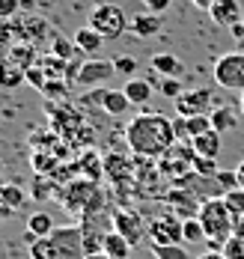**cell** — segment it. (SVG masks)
<instances>
[{
	"instance_id": "cell-25",
	"label": "cell",
	"mask_w": 244,
	"mask_h": 259,
	"mask_svg": "<svg viewBox=\"0 0 244 259\" xmlns=\"http://www.w3.org/2000/svg\"><path fill=\"white\" fill-rule=\"evenodd\" d=\"M223 256L226 259H244V218H238V227L232 238L223 244Z\"/></svg>"
},
{
	"instance_id": "cell-52",
	"label": "cell",
	"mask_w": 244,
	"mask_h": 259,
	"mask_svg": "<svg viewBox=\"0 0 244 259\" xmlns=\"http://www.w3.org/2000/svg\"><path fill=\"white\" fill-rule=\"evenodd\" d=\"M238 107H241V116H244V93L238 96Z\"/></svg>"
},
{
	"instance_id": "cell-38",
	"label": "cell",
	"mask_w": 244,
	"mask_h": 259,
	"mask_svg": "<svg viewBox=\"0 0 244 259\" xmlns=\"http://www.w3.org/2000/svg\"><path fill=\"white\" fill-rule=\"evenodd\" d=\"M24 78H27V83H30V87H36L39 93H42V87L48 83V75H45V69H42L39 63H36V66H30L27 72H24Z\"/></svg>"
},
{
	"instance_id": "cell-3",
	"label": "cell",
	"mask_w": 244,
	"mask_h": 259,
	"mask_svg": "<svg viewBox=\"0 0 244 259\" xmlns=\"http://www.w3.org/2000/svg\"><path fill=\"white\" fill-rule=\"evenodd\" d=\"M197 218H200V224H203V230H206V244L212 247V250H223V244L232 238L235 233V227H238V218L229 211V206L223 203V197H215V200H206L200 211H197Z\"/></svg>"
},
{
	"instance_id": "cell-6",
	"label": "cell",
	"mask_w": 244,
	"mask_h": 259,
	"mask_svg": "<svg viewBox=\"0 0 244 259\" xmlns=\"http://www.w3.org/2000/svg\"><path fill=\"white\" fill-rule=\"evenodd\" d=\"M128 24H131V18H128L125 9L116 6V3H99V6H92V12H89V27L99 30V33L105 36V42H108V39H119V36L128 30Z\"/></svg>"
},
{
	"instance_id": "cell-16",
	"label": "cell",
	"mask_w": 244,
	"mask_h": 259,
	"mask_svg": "<svg viewBox=\"0 0 244 259\" xmlns=\"http://www.w3.org/2000/svg\"><path fill=\"white\" fill-rule=\"evenodd\" d=\"M128 30L140 36V39H149V36H155L158 30H161V15H155V12H140V15H131V24Z\"/></svg>"
},
{
	"instance_id": "cell-14",
	"label": "cell",
	"mask_w": 244,
	"mask_h": 259,
	"mask_svg": "<svg viewBox=\"0 0 244 259\" xmlns=\"http://www.w3.org/2000/svg\"><path fill=\"white\" fill-rule=\"evenodd\" d=\"M209 15L220 27H232V24H238V21H244V12H241V3L238 0H217Z\"/></svg>"
},
{
	"instance_id": "cell-45",
	"label": "cell",
	"mask_w": 244,
	"mask_h": 259,
	"mask_svg": "<svg viewBox=\"0 0 244 259\" xmlns=\"http://www.w3.org/2000/svg\"><path fill=\"white\" fill-rule=\"evenodd\" d=\"M229 33H232V39H238V42H244V21H238V24L229 27Z\"/></svg>"
},
{
	"instance_id": "cell-49",
	"label": "cell",
	"mask_w": 244,
	"mask_h": 259,
	"mask_svg": "<svg viewBox=\"0 0 244 259\" xmlns=\"http://www.w3.org/2000/svg\"><path fill=\"white\" fill-rule=\"evenodd\" d=\"M235 176H238V188L244 191V161H238V167H235Z\"/></svg>"
},
{
	"instance_id": "cell-27",
	"label": "cell",
	"mask_w": 244,
	"mask_h": 259,
	"mask_svg": "<svg viewBox=\"0 0 244 259\" xmlns=\"http://www.w3.org/2000/svg\"><path fill=\"white\" fill-rule=\"evenodd\" d=\"M182 235H185V244H203V241H209L200 218H185L182 221Z\"/></svg>"
},
{
	"instance_id": "cell-42",
	"label": "cell",
	"mask_w": 244,
	"mask_h": 259,
	"mask_svg": "<svg viewBox=\"0 0 244 259\" xmlns=\"http://www.w3.org/2000/svg\"><path fill=\"white\" fill-rule=\"evenodd\" d=\"M113 66H116V72H125V75L137 72V60L134 57H119V60H113Z\"/></svg>"
},
{
	"instance_id": "cell-15",
	"label": "cell",
	"mask_w": 244,
	"mask_h": 259,
	"mask_svg": "<svg viewBox=\"0 0 244 259\" xmlns=\"http://www.w3.org/2000/svg\"><path fill=\"white\" fill-rule=\"evenodd\" d=\"M134 167H131V158L119 155V152H110L105 155V176H108L113 185H122L125 179H131Z\"/></svg>"
},
{
	"instance_id": "cell-23",
	"label": "cell",
	"mask_w": 244,
	"mask_h": 259,
	"mask_svg": "<svg viewBox=\"0 0 244 259\" xmlns=\"http://www.w3.org/2000/svg\"><path fill=\"white\" fill-rule=\"evenodd\" d=\"M209 116H212V128L220 131V134H223V131H232L235 125H238V119H235V110H232L229 104H220V107H215Z\"/></svg>"
},
{
	"instance_id": "cell-43",
	"label": "cell",
	"mask_w": 244,
	"mask_h": 259,
	"mask_svg": "<svg viewBox=\"0 0 244 259\" xmlns=\"http://www.w3.org/2000/svg\"><path fill=\"white\" fill-rule=\"evenodd\" d=\"M143 3H146V9H149V12L161 15V12H167V9H170V3H173V0H143Z\"/></svg>"
},
{
	"instance_id": "cell-4",
	"label": "cell",
	"mask_w": 244,
	"mask_h": 259,
	"mask_svg": "<svg viewBox=\"0 0 244 259\" xmlns=\"http://www.w3.org/2000/svg\"><path fill=\"white\" fill-rule=\"evenodd\" d=\"M193 161H197V152H193L190 140H176L155 164H158L164 179L179 182V179H185L188 173H193Z\"/></svg>"
},
{
	"instance_id": "cell-36",
	"label": "cell",
	"mask_w": 244,
	"mask_h": 259,
	"mask_svg": "<svg viewBox=\"0 0 244 259\" xmlns=\"http://www.w3.org/2000/svg\"><path fill=\"white\" fill-rule=\"evenodd\" d=\"M66 90H69V80L51 78L45 87H42V96H48V99H63V96H66Z\"/></svg>"
},
{
	"instance_id": "cell-26",
	"label": "cell",
	"mask_w": 244,
	"mask_h": 259,
	"mask_svg": "<svg viewBox=\"0 0 244 259\" xmlns=\"http://www.w3.org/2000/svg\"><path fill=\"white\" fill-rule=\"evenodd\" d=\"M0 200H3L9 208H21L24 203H27V194H24V188H21V185L6 182V185L0 188Z\"/></svg>"
},
{
	"instance_id": "cell-10",
	"label": "cell",
	"mask_w": 244,
	"mask_h": 259,
	"mask_svg": "<svg viewBox=\"0 0 244 259\" xmlns=\"http://www.w3.org/2000/svg\"><path fill=\"white\" fill-rule=\"evenodd\" d=\"M110 224H113V230L122 235L131 247L146 238V224H143L140 211H134V208H119V211L110 218Z\"/></svg>"
},
{
	"instance_id": "cell-19",
	"label": "cell",
	"mask_w": 244,
	"mask_h": 259,
	"mask_svg": "<svg viewBox=\"0 0 244 259\" xmlns=\"http://www.w3.org/2000/svg\"><path fill=\"white\" fill-rule=\"evenodd\" d=\"M72 42H75V48H78L81 54H95L102 45H105V36L86 24V27H81V30L75 33V39H72Z\"/></svg>"
},
{
	"instance_id": "cell-47",
	"label": "cell",
	"mask_w": 244,
	"mask_h": 259,
	"mask_svg": "<svg viewBox=\"0 0 244 259\" xmlns=\"http://www.w3.org/2000/svg\"><path fill=\"white\" fill-rule=\"evenodd\" d=\"M197 259H226V256H223V250H206V253H200Z\"/></svg>"
},
{
	"instance_id": "cell-37",
	"label": "cell",
	"mask_w": 244,
	"mask_h": 259,
	"mask_svg": "<svg viewBox=\"0 0 244 259\" xmlns=\"http://www.w3.org/2000/svg\"><path fill=\"white\" fill-rule=\"evenodd\" d=\"M158 90H161L164 99H173V102H176V99H179V96L185 93V90H182V80H179V78H164Z\"/></svg>"
},
{
	"instance_id": "cell-51",
	"label": "cell",
	"mask_w": 244,
	"mask_h": 259,
	"mask_svg": "<svg viewBox=\"0 0 244 259\" xmlns=\"http://www.w3.org/2000/svg\"><path fill=\"white\" fill-rule=\"evenodd\" d=\"M86 259H110V256H108V253H105V250H102V253H89V256H86Z\"/></svg>"
},
{
	"instance_id": "cell-22",
	"label": "cell",
	"mask_w": 244,
	"mask_h": 259,
	"mask_svg": "<svg viewBox=\"0 0 244 259\" xmlns=\"http://www.w3.org/2000/svg\"><path fill=\"white\" fill-rule=\"evenodd\" d=\"M105 253L110 259H128L131 256V244L116 233V230H108V235H105Z\"/></svg>"
},
{
	"instance_id": "cell-17",
	"label": "cell",
	"mask_w": 244,
	"mask_h": 259,
	"mask_svg": "<svg viewBox=\"0 0 244 259\" xmlns=\"http://www.w3.org/2000/svg\"><path fill=\"white\" fill-rule=\"evenodd\" d=\"M190 146H193V152L197 155H203V158H217L220 155V131H206V134H200V137H193L190 140Z\"/></svg>"
},
{
	"instance_id": "cell-39",
	"label": "cell",
	"mask_w": 244,
	"mask_h": 259,
	"mask_svg": "<svg viewBox=\"0 0 244 259\" xmlns=\"http://www.w3.org/2000/svg\"><path fill=\"white\" fill-rule=\"evenodd\" d=\"M193 173H200V176H217V158L197 155V161H193Z\"/></svg>"
},
{
	"instance_id": "cell-18",
	"label": "cell",
	"mask_w": 244,
	"mask_h": 259,
	"mask_svg": "<svg viewBox=\"0 0 244 259\" xmlns=\"http://www.w3.org/2000/svg\"><path fill=\"white\" fill-rule=\"evenodd\" d=\"M152 72H158L161 78H182L185 66H182V60L173 57V54H155V57H152Z\"/></svg>"
},
{
	"instance_id": "cell-21",
	"label": "cell",
	"mask_w": 244,
	"mask_h": 259,
	"mask_svg": "<svg viewBox=\"0 0 244 259\" xmlns=\"http://www.w3.org/2000/svg\"><path fill=\"white\" fill-rule=\"evenodd\" d=\"M122 93L128 96V102L131 104H146L149 99H152V83L143 80V78H131V80H125Z\"/></svg>"
},
{
	"instance_id": "cell-32",
	"label": "cell",
	"mask_w": 244,
	"mask_h": 259,
	"mask_svg": "<svg viewBox=\"0 0 244 259\" xmlns=\"http://www.w3.org/2000/svg\"><path fill=\"white\" fill-rule=\"evenodd\" d=\"M223 203L229 206V211H232L235 218H244V191H241V188L226 191V194H223Z\"/></svg>"
},
{
	"instance_id": "cell-44",
	"label": "cell",
	"mask_w": 244,
	"mask_h": 259,
	"mask_svg": "<svg viewBox=\"0 0 244 259\" xmlns=\"http://www.w3.org/2000/svg\"><path fill=\"white\" fill-rule=\"evenodd\" d=\"M173 128H176V137H179V140H190V137H188V122H185V116H179V113H176V119H173Z\"/></svg>"
},
{
	"instance_id": "cell-53",
	"label": "cell",
	"mask_w": 244,
	"mask_h": 259,
	"mask_svg": "<svg viewBox=\"0 0 244 259\" xmlns=\"http://www.w3.org/2000/svg\"><path fill=\"white\" fill-rule=\"evenodd\" d=\"M241 48H244V42H241Z\"/></svg>"
},
{
	"instance_id": "cell-48",
	"label": "cell",
	"mask_w": 244,
	"mask_h": 259,
	"mask_svg": "<svg viewBox=\"0 0 244 259\" xmlns=\"http://www.w3.org/2000/svg\"><path fill=\"white\" fill-rule=\"evenodd\" d=\"M12 211H15V208H9L6 203H3V200H0V224H3V221H6V218L12 214Z\"/></svg>"
},
{
	"instance_id": "cell-29",
	"label": "cell",
	"mask_w": 244,
	"mask_h": 259,
	"mask_svg": "<svg viewBox=\"0 0 244 259\" xmlns=\"http://www.w3.org/2000/svg\"><path fill=\"white\" fill-rule=\"evenodd\" d=\"M51 54L57 57H63V60H75L78 57V48H75V42H69V39H63L60 33H51Z\"/></svg>"
},
{
	"instance_id": "cell-1",
	"label": "cell",
	"mask_w": 244,
	"mask_h": 259,
	"mask_svg": "<svg viewBox=\"0 0 244 259\" xmlns=\"http://www.w3.org/2000/svg\"><path fill=\"white\" fill-rule=\"evenodd\" d=\"M176 128L173 119L164 113H140L125 125V143L131 149V155H143V158H158L176 143Z\"/></svg>"
},
{
	"instance_id": "cell-11",
	"label": "cell",
	"mask_w": 244,
	"mask_h": 259,
	"mask_svg": "<svg viewBox=\"0 0 244 259\" xmlns=\"http://www.w3.org/2000/svg\"><path fill=\"white\" fill-rule=\"evenodd\" d=\"M164 203L173 208L176 214H185V218H197V211H200V206H203L188 188H182V185L170 188V191L164 194ZM185 218H182V221H185Z\"/></svg>"
},
{
	"instance_id": "cell-8",
	"label": "cell",
	"mask_w": 244,
	"mask_h": 259,
	"mask_svg": "<svg viewBox=\"0 0 244 259\" xmlns=\"http://www.w3.org/2000/svg\"><path fill=\"white\" fill-rule=\"evenodd\" d=\"M146 238H149V244H185L179 214L176 211H164L158 218H152L149 227H146Z\"/></svg>"
},
{
	"instance_id": "cell-9",
	"label": "cell",
	"mask_w": 244,
	"mask_h": 259,
	"mask_svg": "<svg viewBox=\"0 0 244 259\" xmlns=\"http://www.w3.org/2000/svg\"><path fill=\"white\" fill-rule=\"evenodd\" d=\"M215 110V96L212 90L200 87V90H185L176 99V113L179 116H209Z\"/></svg>"
},
{
	"instance_id": "cell-20",
	"label": "cell",
	"mask_w": 244,
	"mask_h": 259,
	"mask_svg": "<svg viewBox=\"0 0 244 259\" xmlns=\"http://www.w3.org/2000/svg\"><path fill=\"white\" fill-rule=\"evenodd\" d=\"M24 72H27V69L15 66L9 57H6V60H0V87H3V90H15L18 83H24V80H27V78H24Z\"/></svg>"
},
{
	"instance_id": "cell-7",
	"label": "cell",
	"mask_w": 244,
	"mask_h": 259,
	"mask_svg": "<svg viewBox=\"0 0 244 259\" xmlns=\"http://www.w3.org/2000/svg\"><path fill=\"white\" fill-rule=\"evenodd\" d=\"M215 83L232 93H244V51H229L223 57H217L215 69Z\"/></svg>"
},
{
	"instance_id": "cell-33",
	"label": "cell",
	"mask_w": 244,
	"mask_h": 259,
	"mask_svg": "<svg viewBox=\"0 0 244 259\" xmlns=\"http://www.w3.org/2000/svg\"><path fill=\"white\" fill-rule=\"evenodd\" d=\"M185 122H188V137H200V134H206V131H212V116H185Z\"/></svg>"
},
{
	"instance_id": "cell-28",
	"label": "cell",
	"mask_w": 244,
	"mask_h": 259,
	"mask_svg": "<svg viewBox=\"0 0 244 259\" xmlns=\"http://www.w3.org/2000/svg\"><path fill=\"white\" fill-rule=\"evenodd\" d=\"M39 66L45 69L48 80H51V78H66V72H69V60H63V57H57V54L42 57V63H39Z\"/></svg>"
},
{
	"instance_id": "cell-30",
	"label": "cell",
	"mask_w": 244,
	"mask_h": 259,
	"mask_svg": "<svg viewBox=\"0 0 244 259\" xmlns=\"http://www.w3.org/2000/svg\"><path fill=\"white\" fill-rule=\"evenodd\" d=\"M6 57L15 63V66H21V69H30V66H36L33 63V48L30 45H12V48H6Z\"/></svg>"
},
{
	"instance_id": "cell-24",
	"label": "cell",
	"mask_w": 244,
	"mask_h": 259,
	"mask_svg": "<svg viewBox=\"0 0 244 259\" xmlns=\"http://www.w3.org/2000/svg\"><path fill=\"white\" fill-rule=\"evenodd\" d=\"M27 230L33 235H39V238H48L57 227H54V218H51L48 211H33L27 218Z\"/></svg>"
},
{
	"instance_id": "cell-40",
	"label": "cell",
	"mask_w": 244,
	"mask_h": 259,
	"mask_svg": "<svg viewBox=\"0 0 244 259\" xmlns=\"http://www.w3.org/2000/svg\"><path fill=\"white\" fill-rule=\"evenodd\" d=\"M21 9V0H0V21L15 18V12Z\"/></svg>"
},
{
	"instance_id": "cell-12",
	"label": "cell",
	"mask_w": 244,
	"mask_h": 259,
	"mask_svg": "<svg viewBox=\"0 0 244 259\" xmlns=\"http://www.w3.org/2000/svg\"><path fill=\"white\" fill-rule=\"evenodd\" d=\"M110 75H116V66L110 63V60H86L81 66V75L75 83H81V87H99V83H105Z\"/></svg>"
},
{
	"instance_id": "cell-41",
	"label": "cell",
	"mask_w": 244,
	"mask_h": 259,
	"mask_svg": "<svg viewBox=\"0 0 244 259\" xmlns=\"http://www.w3.org/2000/svg\"><path fill=\"white\" fill-rule=\"evenodd\" d=\"M217 182L223 185V191L238 188V176H235V170H217Z\"/></svg>"
},
{
	"instance_id": "cell-34",
	"label": "cell",
	"mask_w": 244,
	"mask_h": 259,
	"mask_svg": "<svg viewBox=\"0 0 244 259\" xmlns=\"http://www.w3.org/2000/svg\"><path fill=\"white\" fill-rule=\"evenodd\" d=\"M51 191H54V176H36V182H33V197L36 200H48Z\"/></svg>"
},
{
	"instance_id": "cell-5",
	"label": "cell",
	"mask_w": 244,
	"mask_h": 259,
	"mask_svg": "<svg viewBox=\"0 0 244 259\" xmlns=\"http://www.w3.org/2000/svg\"><path fill=\"white\" fill-rule=\"evenodd\" d=\"M95 194H99V182L86 179V176H75L72 182L63 185V191H57L63 208L72 211V214H78V218L86 214V208H89V203L95 200Z\"/></svg>"
},
{
	"instance_id": "cell-35",
	"label": "cell",
	"mask_w": 244,
	"mask_h": 259,
	"mask_svg": "<svg viewBox=\"0 0 244 259\" xmlns=\"http://www.w3.org/2000/svg\"><path fill=\"white\" fill-rule=\"evenodd\" d=\"M48 33V24L42 21V18H27L24 24H21V36H33V39H39V36H45Z\"/></svg>"
},
{
	"instance_id": "cell-13",
	"label": "cell",
	"mask_w": 244,
	"mask_h": 259,
	"mask_svg": "<svg viewBox=\"0 0 244 259\" xmlns=\"http://www.w3.org/2000/svg\"><path fill=\"white\" fill-rule=\"evenodd\" d=\"M89 102H99L110 116H122V113L131 107L128 96H125L122 90H95V93H89Z\"/></svg>"
},
{
	"instance_id": "cell-2",
	"label": "cell",
	"mask_w": 244,
	"mask_h": 259,
	"mask_svg": "<svg viewBox=\"0 0 244 259\" xmlns=\"http://www.w3.org/2000/svg\"><path fill=\"white\" fill-rule=\"evenodd\" d=\"M30 259H83V230L78 227H57L48 238H39L27 247Z\"/></svg>"
},
{
	"instance_id": "cell-50",
	"label": "cell",
	"mask_w": 244,
	"mask_h": 259,
	"mask_svg": "<svg viewBox=\"0 0 244 259\" xmlns=\"http://www.w3.org/2000/svg\"><path fill=\"white\" fill-rule=\"evenodd\" d=\"M3 185H6V161L0 158V188H3Z\"/></svg>"
},
{
	"instance_id": "cell-31",
	"label": "cell",
	"mask_w": 244,
	"mask_h": 259,
	"mask_svg": "<svg viewBox=\"0 0 244 259\" xmlns=\"http://www.w3.org/2000/svg\"><path fill=\"white\" fill-rule=\"evenodd\" d=\"M152 253L155 259H190L185 244H152Z\"/></svg>"
},
{
	"instance_id": "cell-46",
	"label": "cell",
	"mask_w": 244,
	"mask_h": 259,
	"mask_svg": "<svg viewBox=\"0 0 244 259\" xmlns=\"http://www.w3.org/2000/svg\"><path fill=\"white\" fill-rule=\"evenodd\" d=\"M197 9H203V12H212V6H215L217 0H190Z\"/></svg>"
}]
</instances>
